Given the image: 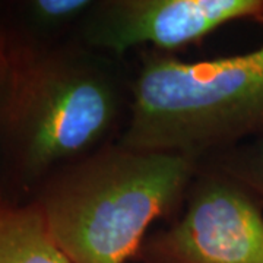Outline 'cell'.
<instances>
[{
    "label": "cell",
    "instance_id": "obj_8",
    "mask_svg": "<svg viewBox=\"0 0 263 263\" xmlns=\"http://www.w3.org/2000/svg\"><path fill=\"white\" fill-rule=\"evenodd\" d=\"M203 162L212 164L241 181L263 206V138L221 151L205 158Z\"/></svg>",
    "mask_w": 263,
    "mask_h": 263
},
{
    "label": "cell",
    "instance_id": "obj_6",
    "mask_svg": "<svg viewBox=\"0 0 263 263\" xmlns=\"http://www.w3.org/2000/svg\"><path fill=\"white\" fill-rule=\"evenodd\" d=\"M97 0H22L6 6L0 21L10 41L50 47L73 41Z\"/></svg>",
    "mask_w": 263,
    "mask_h": 263
},
{
    "label": "cell",
    "instance_id": "obj_1",
    "mask_svg": "<svg viewBox=\"0 0 263 263\" xmlns=\"http://www.w3.org/2000/svg\"><path fill=\"white\" fill-rule=\"evenodd\" d=\"M130 104L132 72L123 59L75 41H10L0 94V197L29 202L57 170L119 142Z\"/></svg>",
    "mask_w": 263,
    "mask_h": 263
},
{
    "label": "cell",
    "instance_id": "obj_9",
    "mask_svg": "<svg viewBox=\"0 0 263 263\" xmlns=\"http://www.w3.org/2000/svg\"><path fill=\"white\" fill-rule=\"evenodd\" d=\"M10 65V41L5 28L0 25V94L6 82Z\"/></svg>",
    "mask_w": 263,
    "mask_h": 263
},
{
    "label": "cell",
    "instance_id": "obj_4",
    "mask_svg": "<svg viewBox=\"0 0 263 263\" xmlns=\"http://www.w3.org/2000/svg\"><path fill=\"white\" fill-rule=\"evenodd\" d=\"M139 263H263V206L241 181L200 162L184 206L148 234Z\"/></svg>",
    "mask_w": 263,
    "mask_h": 263
},
{
    "label": "cell",
    "instance_id": "obj_3",
    "mask_svg": "<svg viewBox=\"0 0 263 263\" xmlns=\"http://www.w3.org/2000/svg\"><path fill=\"white\" fill-rule=\"evenodd\" d=\"M263 138V46L197 62L143 48L119 143L203 161Z\"/></svg>",
    "mask_w": 263,
    "mask_h": 263
},
{
    "label": "cell",
    "instance_id": "obj_7",
    "mask_svg": "<svg viewBox=\"0 0 263 263\" xmlns=\"http://www.w3.org/2000/svg\"><path fill=\"white\" fill-rule=\"evenodd\" d=\"M0 263H70L34 200L15 203L0 197Z\"/></svg>",
    "mask_w": 263,
    "mask_h": 263
},
{
    "label": "cell",
    "instance_id": "obj_2",
    "mask_svg": "<svg viewBox=\"0 0 263 263\" xmlns=\"http://www.w3.org/2000/svg\"><path fill=\"white\" fill-rule=\"evenodd\" d=\"M199 164L116 142L57 170L31 200L70 263H126L155 221L179 216Z\"/></svg>",
    "mask_w": 263,
    "mask_h": 263
},
{
    "label": "cell",
    "instance_id": "obj_5",
    "mask_svg": "<svg viewBox=\"0 0 263 263\" xmlns=\"http://www.w3.org/2000/svg\"><path fill=\"white\" fill-rule=\"evenodd\" d=\"M252 18L263 19V0H97L73 41L119 59L139 47L174 54Z\"/></svg>",
    "mask_w": 263,
    "mask_h": 263
}]
</instances>
